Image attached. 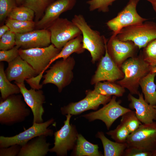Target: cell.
Listing matches in <instances>:
<instances>
[{
  "label": "cell",
  "mask_w": 156,
  "mask_h": 156,
  "mask_svg": "<svg viewBox=\"0 0 156 156\" xmlns=\"http://www.w3.org/2000/svg\"><path fill=\"white\" fill-rule=\"evenodd\" d=\"M65 116L64 125L53 134L54 146L49 151L55 153L58 156L66 155L68 151L74 148L78 135L75 126L70 123L72 115L68 114Z\"/></svg>",
  "instance_id": "obj_9"
},
{
  "label": "cell",
  "mask_w": 156,
  "mask_h": 156,
  "mask_svg": "<svg viewBox=\"0 0 156 156\" xmlns=\"http://www.w3.org/2000/svg\"><path fill=\"white\" fill-rule=\"evenodd\" d=\"M86 97L76 102L70 103L61 108V113L63 115L70 114L77 115L87 110L97 109L100 105L106 104L111 99V96L97 94L92 90H86Z\"/></svg>",
  "instance_id": "obj_15"
},
{
  "label": "cell",
  "mask_w": 156,
  "mask_h": 156,
  "mask_svg": "<svg viewBox=\"0 0 156 156\" xmlns=\"http://www.w3.org/2000/svg\"><path fill=\"white\" fill-rule=\"evenodd\" d=\"M16 45L15 34L10 30L4 34L0 40V50L10 49Z\"/></svg>",
  "instance_id": "obj_34"
},
{
  "label": "cell",
  "mask_w": 156,
  "mask_h": 156,
  "mask_svg": "<svg viewBox=\"0 0 156 156\" xmlns=\"http://www.w3.org/2000/svg\"><path fill=\"white\" fill-rule=\"evenodd\" d=\"M22 95H11L4 99L0 98V123L11 126L24 121L31 113L27 105L22 99Z\"/></svg>",
  "instance_id": "obj_3"
},
{
  "label": "cell",
  "mask_w": 156,
  "mask_h": 156,
  "mask_svg": "<svg viewBox=\"0 0 156 156\" xmlns=\"http://www.w3.org/2000/svg\"><path fill=\"white\" fill-rule=\"evenodd\" d=\"M75 64L74 58L70 56L66 59H62L57 61L46 71L43 76L44 80L42 83L43 85L52 83L55 85L59 92L68 85L73 78V70Z\"/></svg>",
  "instance_id": "obj_5"
},
{
  "label": "cell",
  "mask_w": 156,
  "mask_h": 156,
  "mask_svg": "<svg viewBox=\"0 0 156 156\" xmlns=\"http://www.w3.org/2000/svg\"><path fill=\"white\" fill-rule=\"evenodd\" d=\"M50 1V0H25L24 6L32 10L34 12L36 18L38 19Z\"/></svg>",
  "instance_id": "obj_32"
},
{
  "label": "cell",
  "mask_w": 156,
  "mask_h": 156,
  "mask_svg": "<svg viewBox=\"0 0 156 156\" xmlns=\"http://www.w3.org/2000/svg\"><path fill=\"white\" fill-rule=\"evenodd\" d=\"M16 7L15 0H0V20L2 21Z\"/></svg>",
  "instance_id": "obj_35"
},
{
  "label": "cell",
  "mask_w": 156,
  "mask_h": 156,
  "mask_svg": "<svg viewBox=\"0 0 156 156\" xmlns=\"http://www.w3.org/2000/svg\"><path fill=\"white\" fill-rule=\"evenodd\" d=\"M16 2L18 3H21L23 0H15Z\"/></svg>",
  "instance_id": "obj_45"
},
{
  "label": "cell",
  "mask_w": 156,
  "mask_h": 156,
  "mask_svg": "<svg viewBox=\"0 0 156 156\" xmlns=\"http://www.w3.org/2000/svg\"><path fill=\"white\" fill-rule=\"evenodd\" d=\"M46 136L40 135L31 139L22 146L18 156H45L49 151L51 145Z\"/></svg>",
  "instance_id": "obj_21"
},
{
  "label": "cell",
  "mask_w": 156,
  "mask_h": 156,
  "mask_svg": "<svg viewBox=\"0 0 156 156\" xmlns=\"http://www.w3.org/2000/svg\"><path fill=\"white\" fill-rule=\"evenodd\" d=\"M126 143L128 147L153 151L156 149V122L140 125L130 134Z\"/></svg>",
  "instance_id": "obj_8"
},
{
  "label": "cell",
  "mask_w": 156,
  "mask_h": 156,
  "mask_svg": "<svg viewBox=\"0 0 156 156\" xmlns=\"http://www.w3.org/2000/svg\"><path fill=\"white\" fill-rule=\"evenodd\" d=\"M54 119L51 118L41 123H34L31 127L24 131L10 137L0 136V148L7 147L12 145L18 144L21 146L31 139L43 135L51 136L53 130L49 127L53 123Z\"/></svg>",
  "instance_id": "obj_7"
},
{
  "label": "cell",
  "mask_w": 156,
  "mask_h": 156,
  "mask_svg": "<svg viewBox=\"0 0 156 156\" xmlns=\"http://www.w3.org/2000/svg\"><path fill=\"white\" fill-rule=\"evenodd\" d=\"M61 50L52 44L44 47L19 49V53L21 58L30 65L38 75L43 71H46L50 66L51 60Z\"/></svg>",
  "instance_id": "obj_6"
},
{
  "label": "cell",
  "mask_w": 156,
  "mask_h": 156,
  "mask_svg": "<svg viewBox=\"0 0 156 156\" xmlns=\"http://www.w3.org/2000/svg\"><path fill=\"white\" fill-rule=\"evenodd\" d=\"M131 110L121 106L116 100V96H113L108 103L96 111L82 116L90 121L96 120L104 122L108 129L114 122L120 116Z\"/></svg>",
  "instance_id": "obj_13"
},
{
  "label": "cell",
  "mask_w": 156,
  "mask_h": 156,
  "mask_svg": "<svg viewBox=\"0 0 156 156\" xmlns=\"http://www.w3.org/2000/svg\"><path fill=\"white\" fill-rule=\"evenodd\" d=\"M71 21L81 30L82 35L83 48L90 53L92 62L95 63L105 53V36L91 28L81 14L75 15Z\"/></svg>",
  "instance_id": "obj_2"
},
{
  "label": "cell",
  "mask_w": 156,
  "mask_h": 156,
  "mask_svg": "<svg viewBox=\"0 0 156 156\" xmlns=\"http://www.w3.org/2000/svg\"><path fill=\"white\" fill-rule=\"evenodd\" d=\"M140 0H129L116 17L107 22L106 25L112 31V34L116 35L124 27L141 23L147 20L141 16L137 12V7Z\"/></svg>",
  "instance_id": "obj_11"
},
{
  "label": "cell",
  "mask_w": 156,
  "mask_h": 156,
  "mask_svg": "<svg viewBox=\"0 0 156 156\" xmlns=\"http://www.w3.org/2000/svg\"><path fill=\"white\" fill-rule=\"evenodd\" d=\"M120 123L126 127L130 133L135 131L142 124L137 117L135 111L131 110L122 116Z\"/></svg>",
  "instance_id": "obj_30"
},
{
  "label": "cell",
  "mask_w": 156,
  "mask_h": 156,
  "mask_svg": "<svg viewBox=\"0 0 156 156\" xmlns=\"http://www.w3.org/2000/svg\"><path fill=\"white\" fill-rule=\"evenodd\" d=\"M116 36L123 41H131L140 49L156 39V23L146 21L144 22L123 28Z\"/></svg>",
  "instance_id": "obj_4"
},
{
  "label": "cell",
  "mask_w": 156,
  "mask_h": 156,
  "mask_svg": "<svg viewBox=\"0 0 156 156\" xmlns=\"http://www.w3.org/2000/svg\"><path fill=\"white\" fill-rule=\"evenodd\" d=\"M156 75V73L150 72L140 83L145 101L154 106H156V86L154 83Z\"/></svg>",
  "instance_id": "obj_22"
},
{
  "label": "cell",
  "mask_w": 156,
  "mask_h": 156,
  "mask_svg": "<svg viewBox=\"0 0 156 156\" xmlns=\"http://www.w3.org/2000/svg\"><path fill=\"white\" fill-rule=\"evenodd\" d=\"M152 156H156V149L152 152Z\"/></svg>",
  "instance_id": "obj_44"
},
{
  "label": "cell",
  "mask_w": 156,
  "mask_h": 156,
  "mask_svg": "<svg viewBox=\"0 0 156 156\" xmlns=\"http://www.w3.org/2000/svg\"><path fill=\"white\" fill-rule=\"evenodd\" d=\"M35 13L30 8L23 6L16 7L9 14L8 18L22 21H32Z\"/></svg>",
  "instance_id": "obj_29"
},
{
  "label": "cell",
  "mask_w": 156,
  "mask_h": 156,
  "mask_svg": "<svg viewBox=\"0 0 156 156\" xmlns=\"http://www.w3.org/2000/svg\"><path fill=\"white\" fill-rule=\"evenodd\" d=\"M85 51L83 47L82 36L80 35L68 42L62 49L59 53L51 61V65L56 60L62 58L65 60L72 53L78 54L83 53Z\"/></svg>",
  "instance_id": "obj_25"
},
{
  "label": "cell",
  "mask_w": 156,
  "mask_h": 156,
  "mask_svg": "<svg viewBox=\"0 0 156 156\" xmlns=\"http://www.w3.org/2000/svg\"><path fill=\"white\" fill-rule=\"evenodd\" d=\"M138 95L139 97L137 98L130 93L129 94V107L135 110L136 116L142 124L150 123L156 120V106L147 103L142 93L139 92Z\"/></svg>",
  "instance_id": "obj_19"
},
{
  "label": "cell",
  "mask_w": 156,
  "mask_h": 156,
  "mask_svg": "<svg viewBox=\"0 0 156 156\" xmlns=\"http://www.w3.org/2000/svg\"><path fill=\"white\" fill-rule=\"evenodd\" d=\"M4 63H0V91L1 98L4 99L9 96L19 94L21 93L18 86L16 85L12 84L7 78L4 70Z\"/></svg>",
  "instance_id": "obj_27"
},
{
  "label": "cell",
  "mask_w": 156,
  "mask_h": 156,
  "mask_svg": "<svg viewBox=\"0 0 156 156\" xmlns=\"http://www.w3.org/2000/svg\"><path fill=\"white\" fill-rule=\"evenodd\" d=\"M73 155L77 156H102L98 145L93 144L87 140L81 134L77 135L76 144L74 147Z\"/></svg>",
  "instance_id": "obj_23"
},
{
  "label": "cell",
  "mask_w": 156,
  "mask_h": 156,
  "mask_svg": "<svg viewBox=\"0 0 156 156\" xmlns=\"http://www.w3.org/2000/svg\"><path fill=\"white\" fill-rule=\"evenodd\" d=\"M152 152L142 151L132 147H128L126 149L123 156H152Z\"/></svg>",
  "instance_id": "obj_39"
},
{
  "label": "cell",
  "mask_w": 156,
  "mask_h": 156,
  "mask_svg": "<svg viewBox=\"0 0 156 156\" xmlns=\"http://www.w3.org/2000/svg\"><path fill=\"white\" fill-rule=\"evenodd\" d=\"M45 72L43 71L37 76L26 79L25 80L32 88L36 90H40L42 88V85H40V83Z\"/></svg>",
  "instance_id": "obj_40"
},
{
  "label": "cell",
  "mask_w": 156,
  "mask_h": 156,
  "mask_svg": "<svg viewBox=\"0 0 156 156\" xmlns=\"http://www.w3.org/2000/svg\"><path fill=\"white\" fill-rule=\"evenodd\" d=\"M51 34V42L61 50L69 41L81 35L78 27L66 18H59L47 29Z\"/></svg>",
  "instance_id": "obj_10"
},
{
  "label": "cell",
  "mask_w": 156,
  "mask_h": 156,
  "mask_svg": "<svg viewBox=\"0 0 156 156\" xmlns=\"http://www.w3.org/2000/svg\"><path fill=\"white\" fill-rule=\"evenodd\" d=\"M96 137L100 139L102 142L104 156H123L128 147L126 143H119L109 140L102 131L98 132Z\"/></svg>",
  "instance_id": "obj_24"
},
{
  "label": "cell",
  "mask_w": 156,
  "mask_h": 156,
  "mask_svg": "<svg viewBox=\"0 0 156 156\" xmlns=\"http://www.w3.org/2000/svg\"><path fill=\"white\" fill-rule=\"evenodd\" d=\"M19 48L15 45L12 48L7 50L0 51V61H5L10 63L19 55Z\"/></svg>",
  "instance_id": "obj_36"
},
{
  "label": "cell",
  "mask_w": 156,
  "mask_h": 156,
  "mask_svg": "<svg viewBox=\"0 0 156 156\" xmlns=\"http://www.w3.org/2000/svg\"><path fill=\"white\" fill-rule=\"evenodd\" d=\"M11 31L15 34H21L34 30L36 24L33 21H22L8 18L6 21Z\"/></svg>",
  "instance_id": "obj_28"
},
{
  "label": "cell",
  "mask_w": 156,
  "mask_h": 156,
  "mask_svg": "<svg viewBox=\"0 0 156 156\" xmlns=\"http://www.w3.org/2000/svg\"><path fill=\"white\" fill-rule=\"evenodd\" d=\"M108 52L119 67L129 57L134 56L138 48L131 41L119 40L112 34L107 42Z\"/></svg>",
  "instance_id": "obj_16"
},
{
  "label": "cell",
  "mask_w": 156,
  "mask_h": 156,
  "mask_svg": "<svg viewBox=\"0 0 156 156\" xmlns=\"http://www.w3.org/2000/svg\"><path fill=\"white\" fill-rule=\"evenodd\" d=\"M117 0H89L86 3L89 5L90 11L97 10L99 12L105 13L109 12V6Z\"/></svg>",
  "instance_id": "obj_33"
},
{
  "label": "cell",
  "mask_w": 156,
  "mask_h": 156,
  "mask_svg": "<svg viewBox=\"0 0 156 156\" xmlns=\"http://www.w3.org/2000/svg\"><path fill=\"white\" fill-rule=\"evenodd\" d=\"M142 54L145 60H156V39L151 41L144 48Z\"/></svg>",
  "instance_id": "obj_37"
},
{
  "label": "cell",
  "mask_w": 156,
  "mask_h": 156,
  "mask_svg": "<svg viewBox=\"0 0 156 156\" xmlns=\"http://www.w3.org/2000/svg\"><path fill=\"white\" fill-rule=\"evenodd\" d=\"M6 76L10 81L24 80L38 74L32 67L19 55L8 65L5 71Z\"/></svg>",
  "instance_id": "obj_20"
},
{
  "label": "cell",
  "mask_w": 156,
  "mask_h": 156,
  "mask_svg": "<svg viewBox=\"0 0 156 156\" xmlns=\"http://www.w3.org/2000/svg\"><path fill=\"white\" fill-rule=\"evenodd\" d=\"M94 88L92 90L94 93L102 95H112L120 97L125 92V88L120 85L109 81L98 82L95 84Z\"/></svg>",
  "instance_id": "obj_26"
},
{
  "label": "cell",
  "mask_w": 156,
  "mask_h": 156,
  "mask_svg": "<svg viewBox=\"0 0 156 156\" xmlns=\"http://www.w3.org/2000/svg\"><path fill=\"white\" fill-rule=\"evenodd\" d=\"M24 81H15L14 83L20 88L25 102L31 110L33 116V123L43 122L42 116L44 112L43 105L45 101L43 92L41 89L31 88L28 90L25 86Z\"/></svg>",
  "instance_id": "obj_14"
},
{
  "label": "cell",
  "mask_w": 156,
  "mask_h": 156,
  "mask_svg": "<svg viewBox=\"0 0 156 156\" xmlns=\"http://www.w3.org/2000/svg\"><path fill=\"white\" fill-rule=\"evenodd\" d=\"M146 60L149 64L150 72L153 73H156V60Z\"/></svg>",
  "instance_id": "obj_41"
},
{
  "label": "cell",
  "mask_w": 156,
  "mask_h": 156,
  "mask_svg": "<svg viewBox=\"0 0 156 156\" xmlns=\"http://www.w3.org/2000/svg\"><path fill=\"white\" fill-rule=\"evenodd\" d=\"M10 30L9 27L6 25L1 26L0 27V38L5 33Z\"/></svg>",
  "instance_id": "obj_42"
},
{
  "label": "cell",
  "mask_w": 156,
  "mask_h": 156,
  "mask_svg": "<svg viewBox=\"0 0 156 156\" xmlns=\"http://www.w3.org/2000/svg\"><path fill=\"white\" fill-rule=\"evenodd\" d=\"M16 45L27 49L47 47L51 42V34L47 29H37L21 34H15Z\"/></svg>",
  "instance_id": "obj_17"
},
{
  "label": "cell",
  "mask_w": 156,
  "mask_h": 156,
  "mask_svg": "<svg viewBox=\"0 0 156 156\" xmlns=\"http://www.w3.org/2000/svg\"><path fill=\"white\" fill-rule=\"evenodd\" d=\"M21 146L15 144L7 147L0 148V156H18Z\"/></svg>",
  "instance_id": "obj_38"
},
{
  "label": "cell",
  "mask_w": 156,
  "mask_h": 156,
  "mask_svg": "<svg viewBox=\"0 0 156 156\" xmlns=\"http://www.w3.org/2000/svg\"><path fill=\"white\" fill-rule=\"evenodd\" d=\"M106 134L115 142L125 143L130 133L126 127L120 123L115 129L107 132Z\"/></svg>",
  "instance_id": "obj_31"
},
{
  "label": "cell",
  "mask_w": 156,
  "mask_h": 156,
  "mask_svg": "<svg viewBox=\"0 0 156 156\" xmlns=\"http://www.w3.org/2000/svg\"><path fill=\"white\" fill-rule=\"evenodd\" d=\"M121 68L124 77L117 83L127 89L131 94L138 95L141 80L150 72L149 64L141 53L138 56L130 57L125 60Z\"/></svg>",
  "instance_id": "obj_1"
},
{
  "label": "cell",
  "mask_w": 156,
  "mask_h": 156,
  "mask_svg": "<svg viewBox=\"0 0 156 156\" xmlns=\"http://www.w3.org/2000/svg\"><path fill=\"white\" fill-rule=\"evenodd\" d=\"M150 2L156 14V0H145Z\"/></svg>",
  "instance_id": "obj_43"
},
{
  "label": "cell",
  "mask_w": 156,
  "mask_h": 156,
  "mask_svg": "<svg viewBox=\"0 0 156 156\" xmlns=\"http://www.w3.org/2000/svg\"><path fill=\"white\" fill-rule=\"evenodd\" d=\"M107 39L105 37V52L94 74L92 77V85L103 81L114 82L122 79L124 74L109 55L107 50Z\"/></svg>",
  "instance_id": "obj_12"
},
{
  "label": "cell",
  "mask_w": 156,
  "mask_h": 156,
  "mask_svg": "<svg viewBox=\"0 0 156 156\" xmlns=\"http://www.w3.org/2000/svg\"><path fill=\"white\" fill-rule=\"evenodd\" d=\"M76 3V0L55 1L48 6L44 15L36 24V25L39 28L47 29L59 18V16L62 13L72 9Z\"/></svg>",
  "instance_id": "obj_18"
}]
</instances>
